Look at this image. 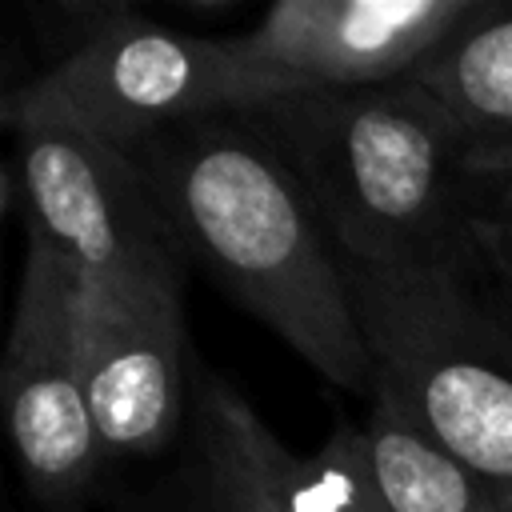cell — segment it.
I'll use <instances>...</instances> for the list:
<instances>
[{"label":"cell","instance_id":"16","mask_svg":"<svg viewBox=\"0 0 512 512\" xmlns=\"http://www.w3.org/2000/svg\"><path fill=\"white\" fill-rule=\"evenodd\" d=\"M508 512H512V508H508Z\"/></svg>","mask_w":512,"mask_h":512},{"label":"cell","instance_id":"15","mask_svg":"<svg viewBox=\"0 0 512 512\" xmlns=\"http://www.w3.org/2000/svg\"><path fill=\"white\" fill-rule=\"evenodd\" d=\"M480 260H484V272L492 276V296L512 316V260H504L500 252H480Z\"/></svg>","mask_w":512,"mask_h":512},{"label":"cell","instance_id":"6","mask_svg":"<svg viewBox=\"0 0 512 512\" xmlns=\"http://www.w3.org/2000/svg\"><path fill=\"white\" fill-rule=\"evenodd\" d=\"M4 408L28 492L68 512L104 464L80 368V284L36 244H28L8 352Z\"/></svg>","mask_w":512,"mask_h":512},{"label":"cell","instance_id":"11","mask_svg":"<svg viewBox=\"0 0 512 512\" xmlns=\"http://www.w3.org/2000/svg\"><path fill=\"white\" fill-rule=\"evenodd\" d=\"M408 80L428 88L472 140L512 132V0L488 8L440 44Z\"/></svg>","mask_w":512,"mask_h":512},{"label":"cell","instance_id":"5","mask_svg":"<svg viewBox=\"0 0 512 512\" xmlns=\"http://www.w3.org/2000/svg\"><path fill=\"white\" fill-rule=\"evenodd\" d=\"M16 196L28 244L84 296L180 292V248L128 152L64 124H20Z\"/></svg>","mask_w":512,"mask_h":512},{"label":"cell","instance_id":"4","mask_svg":"<svg viewBox=\"0 0 512 512\" xmlns=\"http://www.w3.org/2000/svg\"><path fill=\"white\" fill-rule=\"evenodd\" d=\"M296 92L248 64L232 36L160 28L128 8H96L72 48L4 96V128L64 124L120 152L188 120L260 108Z\"/></svg>","mask_w":512,"mask_h":512},{"label":"cell","instance_id":"14","mask_svg":"<svg viewBox=\"0 0 512 512\" xmlns=\"http://www.w3.org/2000/svg\"><path fill=\"white\" fill-rule=\"evenodd\" d=\"M464 168H468L476 180L508 176V172H512V132H508V136L472 140V144H468V156H464Z\"/></svg>","mask_w":512,"mask_h":512},{"label":"cell","instance_id":"9","mask_svg":"<svg viewBox=\"0 0 512 512\" xmlns=\"http://www.w3.org/2000/svg\"><path fill=\"white\" fill-rule=\"evenodd\" d=\"M288 460L292 452L256 408L224 376L200 372L168 512H296Z\"/></svg>","mask_w":512,"mask_h":512},{"label":"cell","instance_id":"1","mask_svg":"<svg viewBox=\"0 0 512 512\" xmlns=\"http://www.w3.org/2000/svg\"><path fill=\"white\" fill-rule=\"evenodd\" d=\"M184 260L316 376L372 396L376 364L344 256L252 112L172 124L128 148Z\"/></svg>","mask_w":512,"mask_h":512},{"label":"cell","instance_id":"3","mask_svg":"<svg viewBox=\"0 0 512 512\" xmlns=\"http://www.w3.org/2000/svg\"><path fill=\"white\" fill-rule=\"evenodd\" d=\"M356 316L388 392L448 456L512 508V316L476 272L344 264Z\"/></svg>","mask_w":512,"mask_h":512},{"label":"cell","instance_id":"13","mask_svg":"<svg viewBox=\"0 0 512 512\" xmlns=\"http://www.w3.org/2000/svg\"><path fill=\"white\" fill-rule=\"evenodd\" d=\"M476 248L512 260V172L476 184Z\"/></svg>","mask_w":512,"mask_h":512},{"label":"cell","instance_id":"2","mask_svg":"<svg viewBox=\"0 0 512 512\" xmlns=\"http://www.w3.org/2000/svg\"><path fill=\"white\" fill-rule=\"evenodd\" d=\"M308 188L344 264L480 272L472 136L416 80L304 88L248 108Z\"/></svg>","mask_w":512,"mask_h":512},{"label":"cell","instance_id":"10","mask_svg":"<svg viewBox=\"0 0 512 512\" xmlns=\"http://www.w3.org/2000/svg\"><path fill=\"white\" fill-rule=\"evenodd\" d=\"M364 432L392 512H504V500L448 456L388 392L368 396Z\"/></svg>","mask_w":512,"mask_h":512},{"label":"cell","instance_id":"8","mask_svg":"<svg viewBox=\"0 0 512 512\" xmlns=\"http://www.w3.org/2000/svg\"><path fill=\"white\" fill-rule=\"evenodd\" d=\"M180 292H80V368L104 460L164 452L184 424Z\"/></svg>","mask_w":512,"mask_h":512},{"label":"cell","instance_id":"7","mask_svg":"<svg viewBox=\"0 0 512 512\" xmlns=\"http://www.w3.org/2000/svg\"><path fill=\"white\" fill-rule=\"evenodd\" d=\"M484 8L488 0H280L232 44L296 92L368 88L408 80Z\"/></svg>","mask_w":512,"mask_h":512},{"label":"cell","instance_id":"12","mask_svg":"<svg viewBox=\"0 0 512 512\" xmlns=\"http://www.w3.org/2000/svg\"><path fill=\"white\" fill-rule=\"evenodd\" d=\"M288 496L296 512H392L368 432L352 420H336L316 452L288 460Z\"/></svg>","mask_w":512,"mask_h":512}]
</instances>
